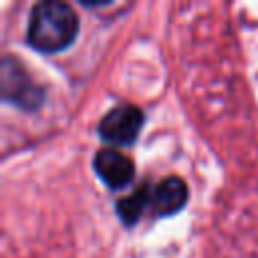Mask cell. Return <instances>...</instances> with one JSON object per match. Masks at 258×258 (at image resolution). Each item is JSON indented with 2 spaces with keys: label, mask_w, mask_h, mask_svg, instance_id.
<instances>
[{
  "label": "cell",
  "mask_w": 258,
  "mask_h": 258,
  "mask_svg": "<svg viewBox=\"0 0 258 258\" xmlns=\"http://www.w3.org/2000/svg\"><path fill=\"white\" fill-rule=\"evenodd\" d=\"M143 125V113L135 105H117L107 111L99 121V135L111 145H129L135 141Z\"/></svg>",
  "instance_id": "7a4b0ae2"
},
{
  "label": "cell",
  "mask_w": 258,
  "mask_h": 258,
  "mask_svg": "<svg viewBox=\"0 0 258 258\" xmlns=\"http://www.w3.org/2000/svg\"><path fill=\"white\" fill-rule=\"evenodd\" d=\"M187 202V185L181 177L169 175L151 187V208L159 216H171L179 212Z\"/></svg>",
  "instance_id": "5b68a950"
},
{
  "label": "cell",
  "mask_w": 258,
  "mask_h": 258,
  "mask_svg": "<svg viewBox=\"0 0 258 258\" xmlns=\"http://www.w3.org/2000/svg\"><path fill=\"white\" fill-rule=\"evenodd\" d=\"M0 77H2V97L6 101H12L24 109H34L42 103V89L28 79L26 71L16 58L4 56Z\"/></svg>",
  "instance_id": "3957f363"
},
{
  "label": "cell",
  "mask_w": 258,
  "mask_h": 258,
  "mask_svg": "<svg viewBox=\"0 0 258 258\" xmlns=\"http://www.w3.org/2000/svg\"><path fill=\"white\" fill-rule=\"evenodd\" d=\"M95 171L113 189L125 187L135 175L133 161L127 155H123L121 151L113 149V147H103L101 151H97V155H95Z\"/></svg>",
  "instance_id": "277c9868"
},
{
  "label": "cell",
  "mask_w": 258,
  "mask_h": 258,
  "mask_svg": "<svg viewBox=\"0 0 258 258\" xmlns=\"http://www.w3.org/2000/svg\"><path fill=\"white\" fill-rule=\"evenodd\" d=\"M79 30L75 10L58 0H44L34 4L28 16L26 40L42 52H58L67 48Z\"/></svg>",
  "instance_id": "6da1fadb"
},
{
  "label": "cell",
  "mask_w": 258,
  "mask_h": 258,
  "mask_svg": "<svg viewBox=\"0 0 258 258\" xmlns=\"http://www.w3.org/2000/svg\"><path fill=\"white\" fill-rule=\"evenodd\" d=\"M149 202H151V189H149V185L143 183L131 196L121 198L117 202V214L121 216V220L125 224H133L139 220V216L143 214V210Z\"/></svg>",
  "instance_id": "8992f818"
}]
</instances>
